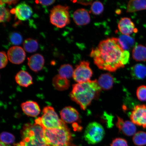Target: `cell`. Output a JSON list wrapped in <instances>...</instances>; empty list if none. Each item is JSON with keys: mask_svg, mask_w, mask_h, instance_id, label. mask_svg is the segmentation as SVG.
<instances>
[{"mask_svg": "<svg viewBox=\"0 0 146 146\" xmlns=\"http://www.w3.org/2000/svg\"><path fill=\"white\" fill-rule=\"evenodd\" d=\"M124 51L118 38H109L100 42L97 47L92 49L90 56L100 69L113 72L125 67L122 61Z\"/></svg>", "mask_w": 146, "mask_h": 146, "instance_id": "cell-1", "label": "cell"}, {"mask_svg": "<svg viewBox=\"0 0 146 146\" xmlns=\"http://www.w3.org/2000/svg\"><path fill=\"white\" fill-rule=\"evenodd\" d=\"M101 90L96 80L78 83L73 85L70 98L84 110L93 100L97 99Z\"/></svg>", "mask_w": 146, "mask_h": 146, "instance_id": "cell-2", "label": "cell"}, {"mask_svg": "<svg viewBox=\"0 0 146 146\" xmlns=\"http://www.w3.org/2000/svg\"><path fill=\"white\" fill-rule=\"evenodd\" d=\"M42 127L47 146H72V135L65 123L56 128Z\"/></svg>", "mask_w": 146, "mask_h": 146, "instance_id": "cell-3", "label": "cell"}, {"mask_svg": "<svg viewBox=\"0 0 146 146\" xmlns=\"http://www.w3.org/2000/svg\"><path fill=\"white\" fill-rule=\"evenodd\" d=\"M22 141L25 146H47L42 127L36 123L25 124L22 129Z\"/></svg>", "mask_w": 146, "mask_h": 146, "instance_id": "cell-4", "label": "cell"}, {"mask_svg": "<svg viewBox=\"0 0 146 146\" xmlns=\"http://www.w3.org/2000/svg\"><path fill=\"white\" fill-rule=\"evenodd\" d=\"M35 121L36 123L47 129L59 127L65 123L60 119L53 108L51 106L44 108L42 115L36 119Z\"/></svg>", "mask_w": 146, "mask_h": 146, "instance_id": "cell-5", "label": "cell"}, {"mask_svg": "<svg viewBox=\"0 0 146 146\" xmlns=\"http://www.w3.org/2000/svg\"><path fill=\"white\" fill-rule=\"evenodd\" d=\"M69 8L68 6L57 5L51 11L50 22L52 25L58 28H62L70 22Z\"/></svg>", "mask_w": 146, "mask_h": 146, "instance_id": "cell-6", "label": "cell"}, {"mask_svg": "<svg viewBox=\"0 0 146 146\" xmlns=\"http://www.w3.org/2000/svg\"><path fill=\"white\" fill-rule=\"evenodd\" d=\"M104 129L100 124L96 122L89 123L84 134V137L88 143L95 145L101 142L104 137Z\"/></svg>", "mask_w": 146, "mask_h": 146, "instance_id": "cell-7", "label": "cell"}, {"mask_svg": "<svg viewBox=\"0 0 146 146\" xmlns=\"http://www.w3.org/2000/svg\"><path fill=\"white\" fill-rule=\"evenodd\" d=\"M93 74L90 63L87 61H83L76 66L73 77L74 81L78 83H84L90 81Z\"/></svg>", "mask_w": 146, "mask_h": 146, "instance_id": "cell-8", "label": "cell"}, {"mask_svg": "<svg viewBox=\"0 0 146 146\" xmlns=\"http://www.w3.org/2000/svg\"><path fill=\"white\" fill-rule=\"evenodd\" d=\"M130 118L135 125L146 128V105L135 106L131 112Z\"/></svg>", "mask_w": 146, "mask_h": 146, "instance_id": "cell-9", "label": "cell"}, {"mask_svg": "<svg viewBox=\"0 0 146 146\" xmlns=\"http://www.w3.org/2000/svg\"><path fill=\"white\" fill-rule=\"evenodd\" d=\"M10 12L11 13L15 15L17 19L22 21L29 19L33 13L31 8L25 3L18 4L15 8L12 9Z\"/></svg>", "mask_w": 146, "mask_h": 146, "instance_id": "cell-10", "label": "cell"}, {"mask_svg": "<svg viewBox=\"0 0 146 146\" xmlns=\"http://www.w3.org/2000/svg\"><path fill=\"white\" fill-rule=\"evenodd\" d=\"M116 125L119 132L127 136L134 135L136 134L137 128L132 122L124 120L123 118L117 116Z\"/></svg>", "mask_w": 146, "mask_h": 146, "instance_id": "cell-11", "label": "cell"}, {"mask_svg": "<svg viewBox=\"0 0 146 146\" xmlns=\"http://www.w3.org/2000/svg\"><path fill=\"white\" fill-rule=\"evenodd\" d=\"M7 55L11 62L15 64H19L23 63L26 56L23 49L18 46L11 47L7 52Z\"/></svg>", "mask_w": 146, "mask_h": 146, "instance_id": "cell-12", "label": "cell"}, {"mask_svg": "<svg viewBox=\"0 0 146 146\" xmlns=\"http://www.w3.org/2000/svg\"><path fill=\"white\" fill-rule=\"evenodd\" d=\"M61 120L65 123H75L80 121L79 113L75 109L68 106L64 108L60 112Z\"/></svg>", "mask_w": 146, "mask_h": 146, "instance_id": "cell-13", "label": "cell"}, {"mask_svg": "<svg viewBox=\"0 0 146 146\" xmlns=\"http://www.w3.org/2000/svg\"><path fill=\"white\" fill-rule=\"evenodd\" d=\"M73 18L75 23L79 26L86 25L90 21L88 12L84 9H78L75 11L73 14Z\"/></svg>", "mask_w": 146, "mask_h": 146, "instance_id": "cell-14", "label": "cell"}, {"mask_svg": "<svg viewBox=\"0 0 146 146\" xmlns=\"http://www.w3.org/2000/svg\"><path fill=\"white\" fill-rule=\"evenodd\" d=\"M118 27L119 30L123 35H129L137 31L134 23L129 18H122L119 22Z\"/></svg>", "mask_w": 146, "mask_h": 146, "instance_id": "cell-15", "label": "cell"}, {"mask_svg": "<svg viewBox=\"0 0 146 146\" xmlns=\"http://www.w3.org/2000/svg\"><path fill=\"white\" fill-rule=\"evenodd\" d=\"M21 107L24 113L29 116L35 117L40 113V109L36 102L28 101L21 104Z\"/></svg>", "mask_w": 146, "mask_h": 146, "instance_id": "cell-16", "label": "cell"}, {"mask_svg": "<svg viewBox=\"0 0 146 146\" xmlns=\"http://www.w3.org/2000/svg\"><path fill=\"white\" fill-rule=\"evenodd\" d=\"M44 64V58L41 54H35L28 58V65L34 72H37L40 71Z\"/></svg>", "mask_w": 146, "mask_h": 146, "instance_id": "cell-17", "label": "cell"}, {"mask_svg": "<svg viewBox=\"0 0 146 146\" xmlns=\"http://www.w3.org/2000/svg\"><path fill=\"white\" fill-rule=\"evenodd\" d=\"M98 84L102 89L105 90H110L113 86L114 78L109 73L102 74L97 81Z\"/></svg>", "mask_w": 146, "mask_h": 146, "instance_id": "cell-18", "label": "cell"}, {"mask_svg": "<svg viewBox=\"0 0 146 146\" xmlns=\"http://www.w3.org/2000/svg\"><path fill=\"white\" fill-rule=\"evenodd\" d=\"M15 78L16 83L21 86L27 87L33 83L31 76L26 71H20L16 74Z\"/></svg>", "mask_w": 146, "mask_h": 146, "instance_id": "cell-19", "label": "cell"}, {"mask_svg": "<svg viewBox=\"0 0 146 146\" xmlns=\"http://www.w3.org/2000/svg\"><path fill=\"white\" fill-rule=\"evenodd\" d=\"M131 74L135 79H143L146 77V66L143 64H137L131 68Z\"/></svg>", "mask_w": 146, "mask_h": 146, "instance_id": "cell-20", "label": "cell"}, {"mask_svg": "<svg viewBox=\"0 0 146 146\" xmlns=\"http://www.w3.org/2000/svg\"><path fill=\"white\" fill-rule=\"evenodd\" d=\"M52 84L55 88L60 91L66 90L70 86V82L68 79L62 77L59 75L53 78Z\"/></svg>", "mask_w": 146, "mask_h": 146, "instance_id": "cell-21", "label": "cell"}, {"mask_svg": "<svg viewBox=\"0 0 146 146\" xmlns=\"http://www.w3.org/2000/svg\"><path fill=\"white\" fill-rule=\"evenodd\" d=\"M132 56L137 61H146V47L141 44L135 46L133 49Z\"/></svg>", "mask_w": 146, "mask_h": 146, "instance_id": "cell-22", "label": "cell"}, {"mask_svg": "<svg viewBox=\"0 0 146 146\" xmlns=\"http://www.w3.org/2000/svg\"><path fill=\"white\" fill-rule=\"evenodd\" d=\"M146 9V1H130L127 5V12L132 13Z\"/></svg>", "mask_w": 146, "mask_h": 146, "instance_id": "cell-23", "label": "cell"}, {"mask_svg": "<svg viewBox=\"0 0 146 146\" xmlns=\"http://www.w3.org/2000/svg\"><path fill=\"white\" fill-rule=\"evenodd\" d=\"M121 46L125 50H128L132 48L135 43V40L129 35H121L118 38Z\"/></svg>", "mask_w": 146, "mask_h": 146, "instance_id": "cell-24", "label": "cell"}, {"mask_svg": "<svg viewBox=\"0 0 146 146\" xmlns=\"http://www.w3.org/2000/svg\"><path fill=\"white\" fill-rule=\"evenodd\" d=\"M74 71L72 65L65 64L60 67L59 70V75L62 77L68 79L73 76Z\"/></svg>", "mask_w": 146, "mask_h": 146, "instance_id": "cell-25", "label": "cell"}, {"mask_svg": "<svg viewBox=\"0 0 146 146\" xmlns=\"http://www.w3.org/2000/svg\"><path fill=\"white\" fill-rule=\"evenodd\" d=\"M24 49L26 52L32 53L37 50L38 48V44L36 40L28 38L25 40L23 43Z\"/></svg>", "mask_w": 146, "mask_h": 146, "instance_id": "cell-26", "label": "cell"}, {"mask_svg": "<svg viewBox=\"0 0 146 146\" xmlns=\"http://www.w3.org/2000/svg\"><path fill=\"white\" fill-rule=\"evenodd\" d=\"M133 141L135 145L143 146L146 145V133L139 131L136 133L133 137Z\"/></svg>", "mask_w": 146, "mask_h": 146, "instance_id": "cell-27", "label": "cell"}, {"mask_svg": "<svg viewBox=\"0 0 146 146\" xmlns=\"http://www.w3.org/2000/svg\"><path fill=\"white\" fill-rule=\"evenodd\" d=\"M11 19L10 12L4 6V3L1 2V15L0 21L1 23L9 21Z\"/></svg>", "mask_w": 146, "mask_h": 146, "instance_id": "cell-28", "label": "cell"}, {"mask_svg": "<svg viewBox=\"0 0 146 146\" xmlns=\"http://www.w3.org/2000/svg\"><path fill=\"white\" fill-rule=\"evenodd\" d=\"M104 10V5L101 2L96 1L93 3L91 7V12L95 15L102 13Z\"/></svg>", "mask_w": 146, "mask_h": 146, "instance_id": "cell-29", "label": "cell"}, {"mask_svg": "<svg viewBox=\"0 0 146 146\" xmlns=\"http://www.w3.org/2000/svg\"><path fill=\"white\" fill-rule=\"evenodd\" d=\"M1 140L5 144H11L15 141V137L10 133L3 132L1 134Z\"/></svg>", "mask_w": 146, "mask_h": 146, "instance_id": "cell-30", "label": "cell"}, {"mask_svg": "<svg viewBox=\"0 0 146 146\" xmlns=\"http://www.w3.org/2000/svg\"><path fill=\"white\" fill-rule=\"evenodd\" d=\"M9 38L11 43L14 45H19L22 42V36L21 34L17 32L11 33Z\"/></svg>", "mask_w": 146, "mask_h": 146, "instance_id": "cell-31", "label": "cell"}, {"mask_svg": "<svg viewBox=\"0 0 146 146\" xmlns=\"http://www.w3.org/2000/svg\"><path fill=\"white\" fill-rule=\"evenodd\" d=\"M136 96L138 99L142 102L146 101V86L142 85L138 88Z\"/></svg>", "mask_w": 146, "mask_h": 146, "instance_id": "cell-32", "label": "cell"}, {"mask_svg": "<svg viewBox=\"0 0 146 146\" xmlns=\"http://www.w3.org/2000/svg\"><path fill=\"white\" fill-rule=\"evenodd\" d=\"M111 146H128L126 140L124 139L118 138L115 139L111 144Z\"/></svg>", "mask_w": 146, "mask_h": 146, "instance_id": "cell-33", "label": "cell"}, {"mask_svg": "<svg viewBox=\"0 0 146 146\" xmlns=\"http://www.w3.org/2000/svg\"><path fill=\"white\" fill-rule=\"evenodd\" d=\"M0 56H1V64H0V68H3L6 66L7 63H8V57L6 54L4 52H1L0 53Z\"/></svg>", "mask_w": 146, "mask_h": 146, "instance_id": "cell-34", "label": "cell"}, {"mask_svg": "<svg viewBox=\"0 0 146 146\" xmlns=\"http://www.w3.org/2000/svg\"><path fill=\"white\" fill-rule=\"evenodd\" d=\"M129 53L128 51H124L123 56V63L125 65L128 62L129 59Z\"/></svg>", "mask_w": 146, "mask_h": 146, "instance_id": "cell-35", "label": "cell"}, {"mask_svg": "<svg viewBox=\"0 0 146 146\" xmlns=\"http://www.w3.org/2000/svg\"><path fill=\"white\" fill-rule=\"evenodd\" d=\"M55 1H36V3L37 4H41L44 6H48L53 4Z\"/></svg>", "mask_w": 146, "mask_h": 146, "instance_id": "cell-36", "label": "cell"}, {"mask_svg": "<svg viewBox=\"0 0 146 146\" xmlns=\"http://www.w3.org/2000/svg\"><path fill=\"white\" fill-rule=\"evenodd\" d=\"M18 1H15V0H11V1H1V2L3 3H6L9 5H15L17 3Z\"/></svg>", "mask_w": 146, "mask_h": 146, "instance_id": "cell-37", "label": "cell"}, {"mask_svg": "<svg viewBox=\"0 0 146 146\" xmlns=\"http://www.w3.org/2000/svg\"><path fill=\"white\" fill-rule=\"evenodd\" d=\"M76 3L82 5H88L92 4V1H75Z\"/></svg>", "mask_w": 146, "mask_h": 146, "instance_id": "cell-38", "label": "cell"}, {"mask_svg": "<svg viewBox=\"0 0 146 146\" xmlns=\"http://www.w3.org/2000/svg\"><path fill=\"white\" fill-rule=\"evenodd\" d=\"M14 146H25L23 142L21 141L20 143L15 144Z\"/></svg>", "mask_w": 146, "mask_h": 146, "instance_id": "cell-39", "label": "cell"}, {"mask_svg": "<svg viewBox=\"0 0 146 146\" xmlns=\"http://www.w3.org/2000/svg\"><path fill=\"white\" fill-rule=\"evenodd\" d=\"M1 146H7L6 145H5V144L3 143V142H1Z\"/></svg>", "mask_w": 146, "mask_h": 146, "instance_id": "cell-40", "label": "cell"}]
</instances>
